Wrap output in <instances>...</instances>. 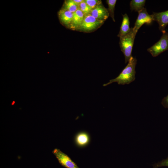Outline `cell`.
Masks as SVG:
<instances>
[{
  "instance_id": "19",
  "label": "cell",
  "mask_w": 168,
  "mask_h": 168,
  "mask_svg": "<svg viewBox=\"0 0 168 168\" xmlns=\"http://www.w3.org/2000/svg\"><path fill=\"white\" fill-rule=\"evenodd\" d=\"M161 103L165 108H168V94L163 99Z\"/></svg>"
},
{
  "instance_id": "6",
  "label": "cell",
  "mask_w": 168,
  "mask_h": 168,
  "mask_svg": "<svg viewBox=\"0 0 168 168\" xmlns=\"http://www.w3.org/2000/svg\"><path fill=\"white\" fill-rule=\"evenodd\" d=\"M52 152L59 163L63 166L66 168H79L76 164L68 156L59 149L55 148Z\"/></svg>"
},
{
  "instance_id": "9",
  "label": "cell",
  "mask_w": 168,
  "mask_h": 168,
  "mask_svg": "<svg viewBox=\"0 0 168 168\" xmlns=\"http://www.w3.org/2000/svg\"><path fill=\"white\" fill-rule=\"evenodd\" d=\"M74 141L77 147H85L88 145L90 142V135L86 132H79L75 136Z\"/></svg>"
},
{
  "instance_id": "5",
  "label": "cell",
  "mask_w": 168,
  "mask_h": 168,
  "mask_svg": "<svg viewBox=\"0 0 168 168\" xmlns=\"http://www.w3.org/2000/svg\"><path fill=\"white\" fill-rule=\"evenodd\" d=\"M138 13V15L133 28V31L135 35L143 25L151 24L153 21L151 15L148 14L146 8H143Z\"/></svg>"
},
{
  "instance_id": "18",
  "label": "cell",
  "mask_w": 168,
  "mask_h": 168,
  "mask_svg": "<svg viewBox=\"0 0 168 168\" xmlns=\"http://www.w3.org/2000/svg\"><path fill=\"white\" fill-rule=\"evenodd\" d=\"M162 166L168 167V156L166 159L154 165L153 168H157Z\"/></svg>"
},
{
  "instance_id": "15",
  "label": "cell",
  "mask_w": 168,
  "mask_h": 168,
  "mask_svg": "<svg viewBox=\"0 0 168 168\" xmlns=\"http://www.w3.org/2000/svg\"><path fill=\"white\" fill-rule=\"evenodd\" d=\"M116 1L117 0H107L106 1L108 5V10L109 15L114 22L115 21L114 18V11Z\"/></svg>"
},
{
  "instance_id": "13",
  "label": "cell",
  "mask_w": 168,
  "mask_h": 168,
  "mask_svg": "<svg viewBox=\"0 0 168 168\" xmlns=\"http://www.w3.org/2000/svg\"><path fill=\"white\" fill-rule=\"evenodd\" d=\"M146 0H132L130 3V9L138 12L144 8Z\"/></svg>"
},
{
  "instance_id": "17",
  "label": "cell",
  "mask_w": 168,
  "mask_h": 168,
  "mask_svg": "<svg viewBox=\"0 0 168 168\" xmlns=\"http://www.w3.org/2000/svg\"><path fill=\"white\" fill-rule=\"evenodd\" d=\"M84 2L90 7L91 10L96 6L102 4L101 0H84Z\"/></svg>"
},
{
  "instance_id": "3",
  "label": "cell",
  "mask_w": 168,
  "mask_h": 168,
  "mask_svg": "<svg viewBox=\"0 0 168 168\" xmlns=\"http://www.w3.org/2000/svg\"><path fill=\"white\" fill-rule=\"evenodd\" d=\"M168 50V32L163 33L160 40L151 47L148 49L147 51L153 57Z\"/></svg>"
},
{
  "instance_id": "14",
  "label": "cell",
  "mask_w": 168,
  "mask_h": 168,
  "mask_svg": "<svg viewBox=\"0 0 168 168\" xmlns=\"http://www.w3.org/2000/svg\"><path fill=\"white\" fill-rule=\"evenodd\" d=\"M63 8L73 13L78 9L79 7L73 0H68L65 2Z\"/></svg>"
},
{
  "instance_id": "4",
  "label": "cell",
  "mask_w": 168,
  "mask_h": 168,
  "mask_svg": "<svg viewBox=\"0 0 168 168\" xmlns=\"http://www.w3.org/2000/svg\"><path fill=\"white\" fill-rule=\"evenodd\" d=\"M104 22L96 19L90 14L86 15L82 24L77 30L85 32L91 31L97 29Z\"/></svg>"
},
{
  "instance_id": "10",
  "label": "cell",
  "mask_w": 168,
  "mask_h": 168,
  "mask_svg": "<svg viewBox=\"0 0 168 168\" xmlns=\"http://www.w3.org/2000/svg\"><path fill=\"white\" fill-rule=\"evenodd\" d=\"M85 15L79 9L73 13L72 21L69 26V28L73 30H78L84 19Z\"/></svg>"
},
{
  "instance_id": "8",
  "label": "cell",
  "mask_w": 168,
  "mask_h": 168,
  "mask_svg": "<svg viewBox=\"0 0 168 168\" xmlns=\"http://www.w3.org/2000/svg\"><path fill=\"white\" fill-rule=\"evenodd\" d=\"M90 14L96 19L104 21L109 16L108 9L102 4L97 6L92 9Z\"/></svg>"
},
{
  "instance_id": "1",
  "label": "cell",
  "mask_w": 168,
  "mask_h": 168,
  "mask_svg": "<svg viewBox=\"0 0 168 168\" xmlns=\"http://www.w3.org/2000/svg\"><path fill=\"white\" fill-rule=\"evenodd\" d=\"M127 65L116 78L110 80L108 83L104 84L106 86L112 83L116 82L119 85L128 84L135 79V67L137 60L132 56L129 60Z\"/></svg>"
},
{
  "instance_id": "20",
  "label": "cell",
  "mask_w": 168,
  "mask_h": 168,
  "mask_svg": "<svg viewBox=\"0 0 168 168\" xmlns=\"http://www.w3.org/2000/svg\"><path fill=\"white\" fill-rule=\"evenodd\" d=\"M75 3L77 5L78 7L80 5V4L84 0H73Z\"/></svg>"
},
{
  "instance_id": "2",
  "label": "cell",
  "mask_w": 168,
  "mask_h": 168,
  "mask_svg": "<svg viewBox=\"0 0 168 168\" xmlns=\"http://www.w3.org/2000/svg\"><path fill=\"white\" fill-rule=\"evenodd\" d=\"M136 35L133 28L132 27L128 34L120 38V46L124 56L125 63L128 62L132 57V51Z\"/></svg>"
},
{
  "instance_id": "7",
  "label": "cell",
  "mask_w": 168,
  "mask_h": 168,
  "mask_svg": "<svg viewBox=\"0 0 168 168\" xmlns=\"http://www.w3.org/2000/svg\"><path fill=\"white\" fill-rule=\"evenodd\" d=\"M151 15L153 21L158 24L159 30L162 33L166 32L165 28L168 24V10L159 12H153Z\"/></svg>"
},
{
  "instance_id": "11",
  "label": "cell",
  "mask_w": 168,
  "mask_h": 168,
  "mask_svg": "<svg viewBox=\"0 0 168 168\" xmlns=\"http://www.w3.org/2000/svg\"><path fill=\"white\" fill-rule=\"evenodd\" d=\"M58 16L61 22L66 26H69L73 16V13L64 8L58 12Z\"/></svg>"
},
{
  "instance_id": "12",
  "label": "cell",
  "mask_w": 168,
  "mask_h": 168,
  "mask_svg": "<svg viewBox=\"0 0 168 168\" xmlns=\"http://www.w3.org/2000/svg\"><path fill=\"white\" fill-rule=\"evenodd\" d=\"M123 20L118 36L120 38L128 34L130 31L129 18L126 13L123 15Z\"/></svg>"
},
{
  "instance_id": "16",
  "label": "cell",
  "mask_w": 168,
  "mask_h": 168,
  "mask_svg": "<svg viewBox=\"0 0 168 168\" xmlns=\"http://www.w3.org/2000/svg\"><path fill=\"white\" fill-rule=\"evenodd\" d=\"M79 8L85 15L90 14L92 10L84 0L79 5Z\"/></svg>"
}]
</instances>
